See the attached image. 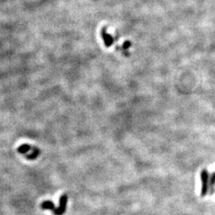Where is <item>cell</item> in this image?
Listing matches in <instances>:
<instances>
[{"instance_id": "obj_2", "label": "cell", "mask_w": 215, "mask_h": 215, "mask_svg": "<svg viewBox=\"0 0 215 215\" xmlns=\"http://www.w3.org/2000/svg\"><path fill=\"white\" fill-rule=\"evenodd\" d=\"M68 196L66 195H62L60 198V202H59V207L55 209L53 213L54 215H62L66 212V205H67Z\"/></svg>"}, {"instance_id": "obj_5", "label": "cell", "mask_w": 215, "mask_h": 215, "mask_svg": "<svg viewBox=\"0 0 215 215\" xmlns=\"http://www.w3.org/2000/svg\"><path fill=\"white\" fill-rule=\"evenodd\" d=\"M31 147L29 144H22L19 148H18V152L21 154H25L28 152L31 149Z\"/></svg>"}, {"instance_id": "obj_1", "label": "cell", "mask_w": 215, "mask_h": 215, "mask_svg": "<svg viewBox=\"0 0 215 215\" xmlns=\"http://www.w3.org/2000/svg\"><path fill=\"white\" fill-rule=\"evenodd\" d=\"M201 180H202V197H204L207 195L209 191V174L207 170H202L201 172Z\"/></svg>"}, {"instance_id": "obj_3", "label": "cell", "mask_w": 215, "mask_h": 215, "mask_svg": "<svg viewBox=\"0 0 215 215\" xmlns=\"http://www.w3.org/2000/svg\"><path fill=\"white\" fill-rule=\"evenodd\" d=\"M102 38H103L105 43V46H106L107 47H109L112 45V43H113L114 41L113 38H112L110 35H109V34L105 33V30H103V31H102Z\"/></svg>"}, {"instance_id": "obj_7", "label": "cell", "mask_w": 215, "mask_h": 215, "mask_svg": "<svg viewBox=\"0 0 215 215\" xmlns=\"http://www.w3.org/2000/svg\"><path fill=\"white\" fill-rule=\"evenodd\" d=\"M210 194H213L214 191L215 186V173H213L210 179Z\"/></svg>"}, {"instance_id": "obj_4", "label": "cell", "mask_w": 215, "mask_h": 215, "mask_svg": "<svg viewBox=\"0 0 215 215\" xmlns=\"http://www.w3.org/2000/svg\"><path fill=\"white\" fill-rule=\"evenodd\" d=\"M41 207L43 210H50L52 211H54L56 209L55 206H54V203L52 201H45L41 203Z\"/></svg>"}, {"instance_id": "obj_6", "label": "cell", "mask_w": 215, "mask_h": 215, "mask_svg": "<svg viewBox=\"0 0 215 215\" xmlns=\"http://www.w3.org/2000/svg\"><path fill=\"white\" fill-rule=\"evenodd\" d=\"M33 150H34V152H32V153H31L30 155H26V157H27L28 159H31V160L35 159H36L37 157L38 156V155H39L40 152H39V150H38V148H33Z\"/></svg>"}]
</instances>
